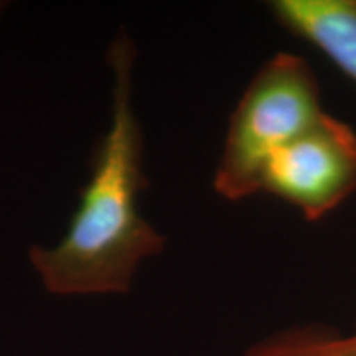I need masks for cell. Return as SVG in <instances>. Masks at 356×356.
Returning <instances> with one entry per match:
<instances>
[{"mask_svg": "<svg viewBox=\"0 0 356 356\" xmlns=\"http://www.w3.org/2000/svg\"><path fill=\"white\" fill-rule=\"evenodd\" d=\"M136 58L134 40L121 29L106 53L114 79L113 111L109 131L92 149L91 177L63 239L53 248H30V262L53 293L127 292L140 262L165 248V236L137 208L149 181L134 109Z\"/></svg>", "mask_w": 356, "mask_h": 356, "instance_id": "6da1fadb", "label": "cell"}, {"mask_svg": "<svg viewBox=\"0 0 356 356\" xmlns=\"http://www.w3.org/2000/svg\"><path fill=\"white\" fill-rule=\"evenodd\" d=\"M323 113L318 79L305 58L275 53L256 71L231 114L213 177L216 193L228 202L259 193L267 159Z\"/></svg>", "mask_w": 356, "mask_h": 356, "instance_id": "7a4b0ae2", "label": "cell"}, {"mask_svg": "<svg viewBox=\"0 0 356 356\" xmlns=\"http://www.w3.org/2000/svg\"><path fill=\"white\" fill-rule=\"evenodd\" d=\"M259 193L284 200L305 220H323L356 195V132L323 113L314 126L267 159Z\"/></svg>", "mask_w": 356, "mask_h": 356, "instance_id": "3957f363", "label": "cell"}, {"mask_svg": "<svg viewBox=\"0 0 356 356\" xmlns=\"http://www.w3.org/2000/svg\"><path fill=\"white\" fill-rule=\"evenodd\" d=\"M267 8L356 84V0H274Z\"/></svg>", "mask_w": 356, "mask_h": 356, "instance_id": "277c9868", "label": "cell"}, {"mask_svg": "<svg viewBox=\"0 0 356 356\" xmlns=\"http://www.w3.org/2000/svg\"><path fill=\"white\" fill-rule=\"evenodd\" d=\"M246 356H356V328L338 333L317 325L293 327L257 341Z\"/></svg>", "mask_w": 356, "mask_h": 356, "instance_id": "5b68a950", "label": "cell"}, {"mask_svg": "<svg viewBox=\"0 0 356 356\" xmlns=\"http://www.w3.org/2000/svg\"><path fill=\"white\" fill-rule=\"evenodd\" d=\"M3 6H6V3H3V2H0V10H2Z\"/></svg>", "mask_w": 356, "mask_h": 356, "instance_id": "8992f818", "label": "cell"}]
</instances>
